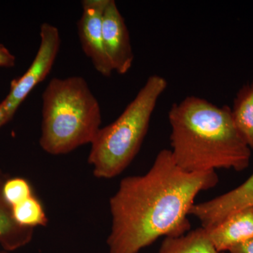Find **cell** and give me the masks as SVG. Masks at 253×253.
<instances>
[{
	"label": "cell",
	"instance_id": "1",
	"mask_svg": "<svg viewBox=\"0 0 253 253\" xmlns=\"http://www.w3.org/2000/svg\"><path fill=\"white\" fill-rule=\"evenodd\" d=\"M218 181L214 171L186 172L170 150L160 151L146 174L123 179L110 199L109 253H139L162 236L184 235L196 196Z\"/></svg>",
	"mask_w": 253,
	"mask_h": 253
},
{
	"label": "cell",
	"instance_id": "2",
	"mask_svg": "<svg viewBox=\"0 0 253 253\" xmlns=\"http://www.w3.org/2000/svg\"><path fill=\"white\" fill-rule=\"evenodd\" d=\"M171 153L174 162L190 173L217 169L242 171L251 150L236 129L231 108L219 107L190 96L172 105L168 114Z\"/></svg>",
	"mask_w": 253,
	"mask_h": 253
},
{
	"label": "cell",
	"instance_id": "3",
	"mask_svg": "<svg viewBox=\"0 0 253 253\" xmlns=\"http://www.w3.org/2000/svg\"><path fill=\"white\" fill-rule=\"evenodd\" d=\"M40 145L53 156L91 144L101 129L99 102L83 77L53 78L42 94Z\"/></svg>",
	"mask_w": 253,
	"mask_h": 253
},
{
	"label": "cell",
	"instance_id": "4",
	"mask_svg": "<svg viewBox=\"0 0 253 253\" xmlns=\"http://www.w3.org/2000/svg\"><path fill=\"white\" fill-rule=\"evenodd\" d=\"M168 82L151 76L134 99L112 123L101 127L91 144L88 163L100 179L119 175L132 162L147 134L150 121Z\"/></svg>",
	"mask_w": 253,
	"mask_h": 253
},
{
	"label": "cell",
	"instance_id": "5",
	"mask_svg": "<svg viewBox=\"0 0 253 253\" xmlns=\"http://www.w3.org/2000/svg\"><path fill=\"white\" fill-rule=\"evenodd\" d=\"M40 36L41 44L36 57L27 71L11 83L9 94L1 102L12 117L31 91L51 72L59 53L61 41L56 26L43 23Z\"/></svg>",
	"mask_w": 253,
	"mask_h": 253
},
{
	"label": "cell",
	"instance_id": "6",
	"mask_svg": "<svg viewBox=\"0 0 253 253\" xmlns=\"http://www.w3.org/2000/svg\"><path fill=\"white\" fill-rule=\"evenodd\" d=\"M108 0H84L83 14L78 22V33L82 49L91 59L97 72L110 77L113 68L105 52L103 42V14Z\"/></svg>",
	"mask_w": 253,
	"mask_h": 253
},
{
	"label": "cell",
	"instance_id": "7",
	"mask_svg": "<svg viewBox=\"0 0 253 253\" xmlns=\"http://www.w3.org/2000/svg\"><path fill=\"white\" fill-rule=\"evenodd\" d=\"M102 34L105 52L113 71L126 74L132 66L134 56L129 31L114 0H108L105 7Z\"/></svg>",
	"mask_w": 253,
	"mask_h": 253
},
{
	"label": "cell",
	"instance_id": "8",
	"mask_svg": "<svg viewBox=\"0 0 253 253\" xmlns=\"http://www.w3.org/2000/svg\"><path fill=\"white\" fill-rule=\"evenodd\" d=\"M253 206V174L241 185L210 201L194 204L189 214L197 218L202 227L217 225L232 213Z\"/></svg>",
	"mask_w": 253,
	"mask_h": 253
},
{
	"label": "cell",
	"instance_id": "9",
	"mask_svg": "<svg viewBox=\"0 0 253 253\" xmlns=\"http://www.w3.org/2000/svg\"><path fill=\"white\" fill-rule=\"evenodd\" d=\"M206 229L218 252L229 251L253 238V206L236 211L217 225Z\"/></svg>",
	"mask_w": 253,
	"mask_h": 253
},
{
	"label": "cell",
	"instance_id": "10",
	"mask_svg": "<svg viewBox=\"0 0 253 253\" xmlns=\"http://www.w3.org/2000/svg\"><path fill=\"white\" fill-rule=\"evenodd\" d=\"M7 176L0 170V246L11 252L29 244L34 235V229L23 227L14 221L11 208L5 201L2 189Z\"/></svg>",
	"mask_w": 253,
	"mask_h": 253
},
{
	"label": "cell",
	"instance_id": "11",
	"mask_svg": "<svg viewBox=\"0 0 253 253\" xmlns=\"http://www.w3.org/2000/svg\"><path fill=\"white\" fill-rule=\"evenodd\" d=\"M231 111L236 129L253 150V81L238 91Z\"/></svg>",
	"mask_w": 253,
	"mask_h": 253
},
{
	"label": "cell",
	"instance_id": "12",
	"mask_svg": "<svg viewBox=\"0 0 253 253\" xmlns=\"http://www.w3.org/2000/svg\"><path fill=\"white\" fill-rule=\"evenodd\" d=\"M158 253H220L208 236L207 229L199 228L188 234L166 237Z\"/></svg>",
	"mask_w": 253,
	"mask_h": 253
},
{
	"label": "cell",
	"instance_id": "13",
	"mask_svg": "<svg viewBox=\"0 0 253 253\" xmlns=\"http://www.w3.org/2000/svg\"><path fill=\"white\" fill-rule=\"evenodd\" d=\"M11 210L14 221L23 227L35 229L48 224L44 206L35 194L11 206Z\"/></svg>",
	"mask_w": 253,
	"mask_h": 253
},
{
	"label": "cell",
	"instance_id": "14",
	"mask_svg": "<svg viewBox=\"0 0 253 253\" xmlns=\"http://www.w3.org/2000/svg\"><path fill=\"white\" fill-rule=\"evenodd\" d=\"M2 192L10 208L34 194L29 181L22 177L7 178L3 185Z\"/></svg>",
	"mask_w": 253,
	"mask_h": 253
},
{
	"label": "cell",
	"instance_id": "15",
	"mask_svg": "<svg viewBox=\"0 0 253 253\" xmlns=\"http://www.w3.org/2000/svg\"><path fill=\"white\" fill-rule=\"evenodd\" d=\"M16 58L14 55L0 44V67H12L15 65Z\"/></svg>",
	"mask_w": 253,
	"mask_h": 253
},
{
	"label": "cell",
	"instance_id": "16",
	"mask_svg": "<svg viewBox=\"0 0 253 253\" xmlns=\"http://www.w3.org/2000/svg\"><path fill=\"white\" fill-rule=\"evenodd\" d=\"M229 253H253V238L231 248Z\"/></svg>",
	"mask_w": 253,
	"mask_h": 253
},
{
	"label": "cell",
	"instance_id": "17",
	"mask_svg": "<svg viewBox=\"0 0 253 253\" xmlns=\"http://www.w3.org/2000/svg\"><path fill=\"white\" fill-rule=\"evenodd\" d=\"M12 118V116L5 109L4 104L1 103L0 104V128L6 124V123L9 122Z\"/></svg>",
	"mask_w": 253,
	"mask_h": 253
},
{
	"label": "cell",
	"instance_id": "18",
	"mask_svg": "<svg viewBox=\"0 0 253 253\" xmlns=\"http://www.w3.org/2000/svg\"><path fill=\"white\" fill-rule=\"evenodd\" d=\"M0 253H9V252H6V251H2V252H1Z\"/></svg>",
	"mask_w": 253,
	"mask_h": 253
}]
</instances>
